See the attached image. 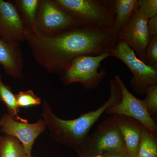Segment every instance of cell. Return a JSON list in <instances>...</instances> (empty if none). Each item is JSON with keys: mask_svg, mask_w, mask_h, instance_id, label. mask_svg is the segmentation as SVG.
<instances>
[{"mask_svg": "<svg viewBox=\"0 0 157 157\" xmlns=\"http://www.w3.org/2000/svg\"><path fill=\"white\" fill-rule=\"evenodd\" d=\"M146 97L143 100L147 112L151 116L157 113V85L150 87L147 90Z\"/></svg>", "mask_w": 157, "mask_h": 157, "instance_id": "21", "label": "cell"}, {"mask_svg": "<svg viewBox=\"0 0 157 157\" xmlns=\"http://www.w3.org/2000/svg\"><path fill=\"white\" fill-rule=\"evenodd\" d=\"M148 21L139 14L137 9L128 25L118 34L119 40L125 42L145 63L147 49L151 39L147 28Z\"/></svg>", "mask_w": 157, "mask_h": 157, "instance_id": "10", "label": "cell"}, {"mask_svg": "<svg viewBox=\"0 0 157 157\" xmlns=\"http://www.w3.org/2000/svg\"><path fill=\"white\" fill-rule=\"evenodd\" d=\"M109 54L110 57L123 62L132 71L133 76L130 83L136 94L140 95L145 94L148 88L157 85V69L142 61L124 41L119 40Z\"/></svg>", "mask_w": 157, "mask_h": 157, "instance_id": "5", "label": "cell"}, {"mask_svg": "<svg viewBox=\"0 0 157 157\" xmlns=\"http://www.w3.org/2000/svg\"><path fill=\"white\" fill-rule=\"evenodd\" d=\"M76 152L77 155V157H103L101 154L89 153L82 151H78Z\"/></svg>", "mask_w": 157, "mask_h": 157, "instance_id": "25", "label": "cell"}, {"mask_svg": "<svg viewBox=\"0 0 157 157\" xmlns=\"http://www.w3.org/2000/svg\"><path fill=\"white\" fill-rule=\"evenodd\" d=\"M110 95L104 104L94 110L82 113L73 120H63L57 116L47 101L43 102L42 120L51 137L77 151L87 137L92 127L108 107L121 101V91L115 79L109 80Z\"/></svg>", "mask_w": 157, "mask_h": 157, "instance_id": "2", "label": "cell"}, {"mask_svg": "<svg viewBox=\"0 0 157 157\" xmlns=\"http://www.w3.org/2000/svg\"><path fill=\"white\" fill-rule=\"evenodd\" d=\"M78 151L101 155L114 151H127L123 138L113 116L102 121L95 131L87 136Z\"/></svg>", "mask_w": 157, "mask_h": 157, "instance_id": "7", "label": "cell"}, {"mask_svg": "<svg viewBox=\"0 0 157 157\" xmlns=\"http://www.w3.org/2000/svg\"><path fill=\"white\" fill-rule=\"evenodd\" d=\"M0 157H28L18 139L9 135L0 136Z\"/></svg>", "mask_w": 157, "mask_h": 157, "instance_id": "18", "label": "cell"}, {"mask_svg": "<svg viewBox=\"0 0 157 157\" xmlns=\"http://www.w3.org/2000/svg\"><path fill=\"white\" fill-rule=\"evenodd\" d=\"M138 11L139 14L147 19L157 15V0H139Z\"/></svg>", "mask_w": 157, "mask_h": 157, "instance_id": "20", "label": "cell"}, {"mask_svg": "<svg viewBox=\"0 0 157 157\" xmlns=\"http://www.w3.org/2000/svg\"><path fill=\"white\" fill-rule=\"evenodd\" d=\"M147 28L150 38L157 36V15L148 19Z\"/></svg>", "mask_w": 157, "mask_h": 157, "instance_id": "23", "label": "cell"}, {"mask_svg": "<svg viewBox=\"0 0 157 157\" xmlns=\"http://www.w3.org/2000/svg\"><path fill=\"white\" fill-rule=\"evenodd\" d=\"M135 157H157V133L141 125L140 143Z\"/></svg>", "mask_w": 157, "mask_h": 157, "instance_id": "16", "label": "cell"}, {"mask_svg": "<svg viewBox=\"0 0 157 157\" xmlns=\"http://www.w3.org/2000/svg\"><path fill=\"white\" fill-rule=\"evenodd\" d=\"M108 52L98 56H80L73 60L69 67L60 75L64 84L78 82L86 90L96 88L106 76V70L98 69L104 59L109 57Z\"/></svg>", "mask_w": 157, "mask_h": 157, "instance_id": "4", "label": "cell"}, {"mask_svg": "<svg viewBox=\"0 0 157 157\" xmlns=\"http://www.w3.org/2000/svg\"><path fill=\"white\" fill-rule=\"evenodd\" d=\"M0 65L12 78L23 77L24 62L19 43H8L0 38Z\"/></svg>", "mask_w": 157, "mask_h": 157, "instance_id": "12", "label": "cell"}, {"mask_svg": "<svg viewBox=\"0 0 157 157\" xmlns=\"http://www.w3.org/2000/svg\"><path fill=\"white\" fill-rule=\"evenodd\" d=\"M0 127L2 133L20 141L28 157H33L32 151L35 140L46 129L42 118L36 123H29L27 120L23 121L16 120L8 113L3 114L0 119Z\"/></svg>", "mask_w": 157, "mask_h": 157, "instance_id": "9", "label": "cell"}, {"mask_svg": "<svg viewBox=\"0 0 157 157\" xmlns=\"http://www.w3.org/2000/svg\"><path fill=\"white\" fill-rule=\"evenodd\" d=\"M137 0H116L113 10L115 15V24L113 29L118 34L128 25L135 11L138 9Z\"/></svg>", "mask_w": 157, "mask_h": 157, "instance_id": "14", "label": "cell"}, {"mask_svg": "<svg viewBox=\"0 0 157 157\" xmlns=\"http://www.w3.org/2000/svg\"><path fill=\"white\" fill-rule=\"evenodd\" d=\"M40 0H16L15 6L19 12L26 29L33 30L36 19Z\"/></svg>", "mask_w": 157, "mask_h": 157, "instance_id": "15", "label": "cell"}, {"mask_svg": "<svg viewBox=\"0 0 157 157\" xmlns=\"http://www.w3.org/2000/svg\"><path fill=\"white\" fill-rule=\"evenodd\" d=\"M0 101L6 105L8 113L11 117L20 121L26 120L19 116L20 108L16 102L15 94L10 86L3 82L0 73Z\"/></svg>", "mask_w": 157, "mask_h": 157, "instance_id": "17", "label": "cell"}, {"mask_svg": "<svg viewBox=\"0 0 157 157\" xmlns=\"http://www.w3.org/2000/svg\"><path fill=\"white\" fill-rule=\"evenodd\" d=\"M123 138L126 148L129 155L135 157L140 143L141 124L129 117L122 115H113Z\"/></svg>", "mask_w": 157, "mask_h": 157, "instance_id": "13", "label": "cell"}, {"mask_svg": "<svg viewBox=\"0 0 157 157\" xmlns=\"http://www.w3.org/2000/svg\"><path fill=\"white\" fill-rule=\"evenodd\" d=\"M82 26L112 30L115 24L113 9L97 0H53Z\"/></svg>", "mask_w": 157, "mask_h": 157, "instance_id": "3", "label": "cell"}, {"mask_svg": "<svg viewBox=\"0 0 157 157\" xmlns=\"http://www.w3.org/2000/svg\"><path fill=\"white\" fill-rule=\"evenodd\" d=\"M25 41L39 65L60 76L77 57L109 53L119 40L112 30L78 26L52 36L27 31Z\"/></svg>", "mask_w": 157, "mask_h": 157, "instance_id": "1", "label": "cell"}, {"mask_svg": "<svg viewBox=\"0 0 157 157\" xmlns=\"http://www.w3.org/2000/svg\"><path fill=\"white\" fill-rule=\"evenodd\" d=\"M114 79L121 91V99L118 103L108 107L105 113L107 114L122 115L132 117L147 130L157 133L156 123L147 112L143 100L136 98L129 91L119 75H116Z\"/></svg>", "mask_w": 157, "mask_h": 157, "instance_id": "8", "label": "cell"}, {"mask_svg": "<svg viewBox=\"0 0 157 157\" xmlns=\"http://www.w3.org/2000/svg\"><path fill=\"white\" fill-rule=\"evenodd\" d=\"M146 63L157 69V36L151 38L146 51Z\"/></svg>", "mask_w": 157, "mask_h": 157, "instance_id": "22", "label": "cell"}, {"mask_svg": "<svg viewBox=\"0 0 157 157\" xmlns=\"http://www.w3.org/2000/svg\"><path fill=\"white\" fill-rule=\"evenodd\" d=\"M103 157H132L127 151H114L102 154Z\"/></svg>", "mask_w": 157, "mask_h": 157, "instance_id": "24", "label": "cell"}, {"mask_svg": "<svg viewBox=\"0 0 157 157\" xmlns=\"http://www.w3.org/2000/svg\"><path fill=\"white\" fill-rule=\"evenodd\" d=\"M16 102L20 108H27L38 106L42 103L41 98L34 94L32 90H29L26 91H20L15 94Z\"/></svg>", "mask_w": 157, "mask_h": 157, "instance_id": "19", "label": "cell"}, {"mask_svg": "<svg viewBox=\"0 0 157 157\" xmlns=\"http://www.w3.org/2000/svg\"><path fill=\"white\" fill-rule=\"evenodd\" d=\"M80 26L63 11L53 0H40L33 31L42 36H52Z\"/></svg>", "mask_w": 157, "mask_h": 157, "instance_id": "6", "label": "cell"}, {"mask_svg": "<svg viewBox=\"0 0 157 157\" xmlns=\"http://www.w3.org/2000/svg\"><path fill=\"white\" fill-rule=\"evenodd\" d=\"M27 32L15 5L0 0V38L8 43H19L25 41Z\"/></svg>", "mask_w": 157, "mask_h": 157, "instance_id": "11", "label": "cell"}]
</instances>
